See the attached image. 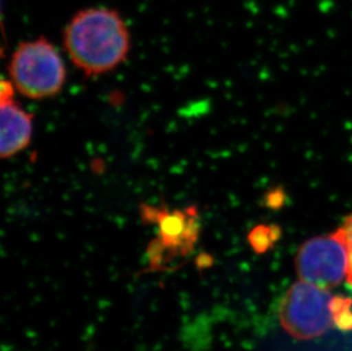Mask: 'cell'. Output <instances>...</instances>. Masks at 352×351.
Listing matches in <instances>:
<instances>
[{"label": "cell", "mask_w": 352, "mask_h": 351, "mask_svg": "<svg viewBox=\"0 0 352 351\" xmlns=\"http://www.w3.org/2000/svg\"><path fill=\"white\" fill-rule=\"evenodd\" d=\"M129 29L117 10H81L64 29L63 43L71 62L88 78L111 72L129 54Z\"/></svg>", "instance_id": "1"}, {"label": "cell", "mask_w": 352, "mask_h": 351, "mask_svg": "<svg viewBox=\"0 0 352 351\" xmlns=\"http://www.w3.org/2000/svg\"><path fill=\"white\" fill-rule=\"evenodd\" d=\"M8 71L15 88L30 100L55 96L67 80L60 53L43 36L21 43L12 55Z\"/></svg>", "instance_id": "2"}, {"label": "cell", "mask_w": 352, "mask_h": 351, "mask_svg": "<svg viewBox=\"0 0 352 351\" xmlns=\"http://www.w3.org/2000/svg\"><path fill=\"white\" fill-rule=\"evenodd\" d=\"M140 215L147 225H157V239L151 243L147 250L151 269H166L171 259L177 255H188L201 232L199 211L196 206L185 209L170 210L166 204L160 206L142 204Z\"/></svg>", "instance_id": "3"}, {"label": "cell", "mask_w": 352, "mask_h": 351, "mask_svg": "<svg viewBox=\"0 0 352 351\" xmlns=\"http://www.w3.org/2000/svg\"><path fill=\"white\" fill-rule=\"evenodd\" d=\"M334 295L329 290L300 281L286 291L279 305L283 328L298 340L322 337L334 325Z\"/></svg>", "instance_id": "4"}, {"label": "cell", "mask_w": 352, "mask_h": 351, "mask_svg": "<svg viewBox=\"0 0 352 351\" xmlns=\"http://www.w3.org/2000/svg\"><path fill=\"white\" fill-rule=\"evenodd\" d=\"M296 268L300 281L325 290L346 279L349 250L342 227L303 242L296 253Z\"/></svg>", "instance_id": "5"}, {"label": "cell", "mask_w": 352, "mask_h": 351, "mask_svg": "<svg viewBox=\"0 0 352 351\" xmlns=\"http://www.w3.org/2000/svg\"><path fill=\"white\" fill-rule=\"evenodd\" d=\"M0 156L10 159L30 144L34 131V116L12 100L0 102Z\"/></svg>", "instance_id": "6"}, {"label": "cell", "mask_w": 352, "mask_h": 351, "mask_svg": "<svg viewBox=\"0 0 352 351\" xmlns=\"http://www.w3.org/2000/svg\"><path fill=\"white\" fill-rule=\"evenodd\" d=\"M280 228L277 226L259 225L249 234L250 246L256 253H265L275 246L280 237Z\"/></svg>", "instance_id": "7"}, {"label": "cell", "mask_w": 352, "mask_h": 351, "mask_svg": "<svg viewBox=\"0 0 352 351\" xmlns=\"http://www.w3.org/2000/svg\"><path fill=\"white\" fill-rule=\"evenodd\" d=\"M334 325L342 331H352V300L342 295L333 299Z\"/></svg>", "instance_id": "8"}, {"label": "cell", "mask_w": 352, "mask_h": 351, "mask_svg": "<svg viewBox=\"0 0 352 351\" xmlns=\"http://www.w3.org/2000/svg\"><path fill=\"white\" fill-rule=\"evenodd\" d=\"M341 227L346 235V244H348V250H349V268H348L346 283L352 288V213L344 219Z\"/></svg>", "instance_id": "9"}, {"label": "cell", "mask_w": 352, "mask_h": 351, "mask_svg": "<svg viewBox=\"0 0 352 351\" xmlns=\"http://www.w3.org/2000/svg\"><path fill=\"white\" fill-rule=\"evenodd\" d=\"M14 88H15V86H14L12 81L3 80L1 86H0V102L14 98Z\"/></svg>", "instance_id": "10"}]
</instances>
